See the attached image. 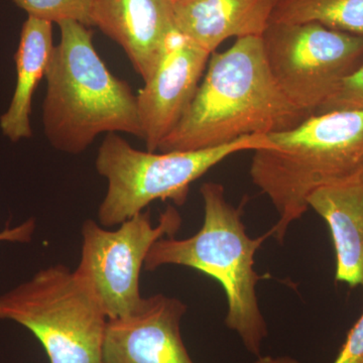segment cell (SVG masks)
<instances>
[{"label":"cell","instance_id":"obj_20","mask_svg":"<svg viewBox=\"0 0 363 363\" xmlns=\"http://www.w3.org/2000/svg\"><path fill=\"white\" fill-rule=\"evenodd\" d=\"M250 363H302L291 357H259Z\"/></svg>","mask_w":363,"mask_h":363},{"label":"cell","instance_id":"obj_4","mask_svg":"<svg viewBox=\"0 0 363 363\" xmlns=\"http://www.w3.org/2000/svg\"><path fill=\"white\" fill-rule=\"evenodd\" d=\"M200 193L204 203L200 230L184 240L173 236L157 240L143 269L154 272L172 264L191 267L216 279L226 296L227 328L238 333L250 353L259 357L267 326L257 295L262 277L255 271V255L269 233L257 238L247 235L242 210L227 201L221 184L207 182Z\"/></svg>","mask_w":363,"mask_h":363},{"label":"cell","instance_id":"obj_1","mask_svg":"<svg viewBox=\"0 0 363 363\" xmlns=\"http://www.w3.org/2000/svg\"><path fill=\"white\" fill-rule=\"evenodd\" d=\"M309 116L272 77L262 37L240 38L227 51L212 52L192 104L157 152L212 149L290 130Z\"/></svg>","mask_w":363,"mask_h":363},{"label":"cell","instance_id":"obj_14","mask_svg":"<svg viewBox=\"0 0 363 363\" xmlns=\"http://www.w3.org/2000/svg\"><path fill=\"white\" fill-rule=\"evenodd\" d=\"M55 47L52 23L28 16L21 26L14 55L16 87L9 107L0 116V130L11 142L18 143L33 136V95L45 77Z\"/></svg>","mask_w":363,"mask_h":363},{"label":"cell","instance_id":"obj_6","mask_svg":"<svg viewBox=\"0 0 363 363\" xmlns=\"http://www.w3.org/2000/svg\"><path fill=\"white\" fill-rule=\"evenodd\" d=\"M0 320L32 332L50 363H102L108 319L75 271L64 264L45 267L2 294Z\"/></svg>","mask_w":363,"mask_h":363},{"label":"cell","instance_id":"obj_2","mask_svg":"<svg viewBox=\"0 0 363 363\" xmlns=\"http://www.w3.org/2000/svg\"><path fill=\"white\" fill-rule=\"evenodd\" d=\"M58 26L43 104L44 133L52 147L80 155L102 133L143 138L136 95L100 58L92 30L76 21Z\"/></svg>","mask_w":363,"mask_h":363},{"label":"cell","instance_id":"obj_5","mask_svg":"<svg viewBox=\"0 0 363 363\" xmlns=\"http://www.w3.org/2000/svg\"><path fill=\"white\" fill-rule=\"evenodd\" d=\"M267 147V135H255L212 149L152 152L135 149L118 133H107L95 160L98 174L108 184L98 209L100 225H119L157 200L183 206L192 183L219 162L238 152Z\"/></svg>","mask_w":363,"mask_h":363},{"label":"cell","instance_id":"obj_17","mask_svg":"<svg viewBox=\"0 0 363 363\" xmlns=\"http://www.w3.org/2000/svg\"><path fill=\"white\" fill-rule=\"evenodd\" d=\"M331 111L363 112V62L350 74L315 114Z\"/></svg>","mask_w":363,"mask_h":363},{"label":"cell","instance_id":"obj_15","mask_svg":"<svg viewBox=\"0 0 363 363\" xmlns=\"http://www.w3.org/2000/svg\"><path fill=\"white\" fill-rule=\"evenodd\" d=\"M272 23H318L363 38V0H276Z\"/></svg>","mask_w":363,"mask_h":363},{"label":"cell","instance_id":"obj_18","mask_svg":"<svg viewBox=\"0 0 363 363\" xmlns=\"http://www.w3.org/2000/svg\"><path fill=\"white\" fill-rule=\"evenodd\" d=\"M333 363H363V313L348 332Z\"/></svg>","mask_w":363,"mask_h":363},{"label":"cell","instance_id":"obj_7","mask_svg":"<svg viewBox=\"0 0 363 363\" xmlns=\"http://www.w3.org/2000/svg\"><path fill=\"white\" fill-rule=\"evenodd\" d=\"M262 45L277 84L310 116L363 62L362 37L318 23H269Z\"/></svg>","mask_w":363,"mask_h":363},{"label":"cell","instance_id":"obj_3","mask_svg":"<svg viewBox=\"0 0 363 363\" xmlns=\"http://www.w3.org/2000/svg\"><path fill=\"white\" fill-rule=\"evenodd\" d=\"M267 138L269 147L253 150L250 173L278 212L269 233L281 242L315 191L363 171V112L312 114Z\"/></svg>","mask_w":363,"mask_h":363},{"label":"cell","instance_id":"obj_12","mask_svg":"<svg viewBox=\"0 0 363 363\" xmlns=\"http://www.w3.org/2000/svg\"><path fill=\"white\" fill-rule=\"evenodd\" d=\"M276 0H173L174 21L182 35L210 54L226 40L262 37Z\"/></svg>","mask_w":363,"mask_h":363},{"label":"cell","instance_id":"obj_11","mask_svg":"<svg viewBox=\"0 0 363 363\" xmlns=\"http://www.w3.org/2000/svg\"><path fill=\"white\" fill-rule=\"evenodd\" d=\"M93 26L123 48L135 73L147 82L176 30L173 0H96Z\"/></svg>","mask_w":363,"mask_h":363},{"label":"cell","instance_id":"obj_10","mask_svg":"<svg viewBox=\"0 0 363 363\" xmlns=\"http://www.w3.org/2000/svg\"><path fill=\"white\" fill-rule=\"evenodd\" d=\"M187 306L162 294L125 317L107 320L102 363H194L181 335Z\"/></svg>","mask_w":363,"mask_h":363},{"label":"cell","instance_id":"obj_16","mask_svg":"<svg viewBox=\"0 0 363 363\" xmlns=\"http://www.w3.org/2000/svg\"><path fill=\"white\" fill-rule=\"evenodd\" d=\"M28 16L59 25L62 21H76L91 28L96 0H13Z\"/></svg>","mask_w":363,"mask_h":363},{"label":"cell","instance_id":"obj_13","mask_svg":"<svg viewBox=\"0 0 363 363\" xmlns=\"http://www.w3.org/2000/svg\"><path fill=\"white\" fill-rule=\"evenodd\" d=\"M309 207L326 221L336 255L335 281L363 293V171L318 189Z\"/></svg>","mask_w":363,"mask_h":363},{"label":"cell","instance_id":"obj_19","mask_svg":"<svg viewBox=\"0 0 363 363\" xmlns=\"http://www.w3.org/2000/svg\"><path fill=\"white\" fill-rule=\"evenodd\" d=\"M35 230V220L28 219L20 225L6 227L0 231V241L13 243H28L32 241Z\"/></svg>","mask_w":363,"mask_h":363},{"label":"cell","instance_id":"obj_9","mask_svg":"<svg viewBox=\"0 0 363 363\" xmlns=\"http://www.w3.org/2000/svg\"><path fill=\"white\" fill-rule=\"evenodd\" d=\"M210 54L178 30L169 33L156 71L136 95L147 150L157 152L194 99Z\"/></svg>","mask_w":363,"mask_h":363},{"label":"cell","instance_id":"obj_8","mask_svg":"<svg viewBox=\"0 0 363 363\" xmlns=\"http://www.w3.org/2000/svg\"><path fill=\"white\" fill-rule=\"evenodd\" d=\"M181 215L168 205L157 225L145 210L108 230L88 219L83 223L82 247L76 274L87 286L107 319L128 316L138 309L143 297L140 272L157 240L173 238L180 230Z\"/></svg>","mask_w":363,"mask_h":363}]
</instances>
